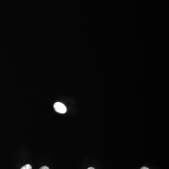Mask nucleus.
I'll return each mask as SVG.
<instances>
[{"label":"nucleus","mask_w":169,"mask_h":169,"mask_svg":"<svg viewBox=\"0 0 169 169\" xmlns=\"http://www.w3.org/2000/svg\"><path fill=\"white\" fill-rule=\"evenodd\" d=\"M55 111L58 113L64 114L66 112L67 108L64 104L60 102H56L54 104Z\"/></svg>","instance_id":"obj_1"},{"label":"nucleus","mask_w":169,"mask_h":169,"mask_svg":"<svg viewBox=\"0 0 169 169\" xmlns=\"http://www.w3.org/2000/svg\"><path fill=\"white\" fill-rule=\"evenodd\" d=\"M20 169H32V167L30 164H27L22 167Z\"/></svg>","instance_id":"obj_2"},{"label":"nucleus","mask_w":169,"mask_h":169,"mask_svg":"<svg viewBox=\"0 0 169 169\" xmlns=\"http://www.w3.org/2000/svg\"><path fill=\"white\" fill-rule=\"evenodd\" d=\"M40 169H49L48 167L44 166L41 167V168Z\"/></svg>","instance_id":"obj_3"},{"label":"nucleus","mask_w":169,"mask_h":169,"mask_svg":"<svg viewBox=\"0 0 169 169\" xmlns=\"http://www.w3.org/2000/svg\"><path fill=\"white\" fill-rule=\"evenodd\" d=\"M141 169H149L148 168H147L146 167H142V168H141Z\"/></svg>","instance_id":"obj_4"},{"label":"nucleus","mask_w":169,"mask_h":169,"mask_svg":"<svg viewBox=\"0 0 169 169\" xmlns=\"http://www.w3.org/2000/svg\"><path fill=\"white\" fill-rule=\"evenodd\" d=\"M87 169H95V168H93V167H89Z\"/></svg>","instance_id":"obj_5"}]
</instances>
